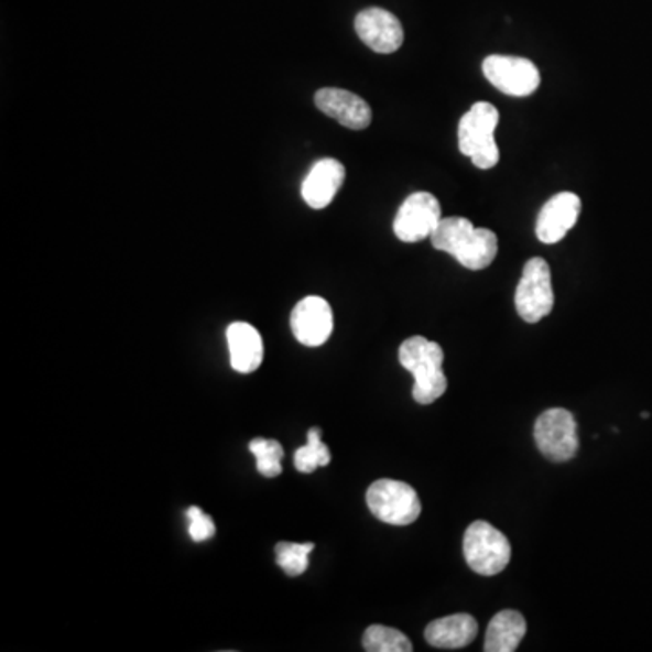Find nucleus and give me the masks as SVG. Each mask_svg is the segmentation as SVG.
Here are the masks:
<instances>
[{
	"label": "nucleus",
	"mask_w": 652,
	"mask_h": 652,
	"mask_svg": "<svg viewBox=\"0 0 652 652\" xmlns=\"http://www.w3.org/2000/svg\"><path fill=\"white\" fill-rule=\"evenodd\" d=\"M430 240L435 249L454 256L469 271L488 269L499 252L493 230L477 229L469 219L457 216L441 219Z\"/></svg>",
	"instance_id": "1"
},
{
	"label": "nucleus",
	"mask_w": 652,
	"mask_h": 652,
	"mask_svg": "<svg viewBox=\"0 0 652 652\" xmlns=\"http://www.w3.org/2000/svg\"><path fill=\"white\" fill-rule=\"evenodd\" d=\"M399 361L413 376L415 403H435L448 390V379L443 372L444 352L437 343L426 337H410L399 348Z\"/></svg>",
	"instance_id": "2"
},
{
	"label": "nucleus",
	"mask_w": 652,
	"mask_h": 652,
	"mask_svg": "<svg viewBox=\"0 0 652 652\" xmlns=\"http://www.w3.org/2000/svg\"><path fill=\"white\" fill-rule=\"evenodd\" d=\"M499 111L489 102L471 106L459 123V149L479 169H493L500 153L495 142V129L499 126Z\"/></svg>",
	"instance_id": "3"
},
{
	"label": "nucleus",
	"mask_w": 652,
	"mask_h": 652,
	"mask_svg": "<svg viewBox=\"0 0 652 652\" xmlns=\"http://www.w3.org/2000/svg\"><path fill=\"white\" fill-rule=\"evenodd\" d=\"M463 551L468 566L477 575H499L511 561L508 536L485 520H477L466 530Z\"/></svg>",
	"instance_id": "4"
},
{
	"label": "nucleus",
	"mask_w": 652,
	"mask_h": 652,
	"mask_svg": "<svg viewBox=\"0 0 652 652\" xmlns=\"http://www.w3.org/2000/svg\"><path fill=\"white\" fill-rule=\"evenodd\" d=\"M367 504L376 519L390 525H410L421 515V500L412 486L381 479L367 491Z\"/></svg>",
	"instance_id": "5"
},
{
	"label": "nucleus",
	"mask_w": 652,
	"mask_h": 652,
	"mask_svg": "<svg viewBox=\"0 0 652 652\" xmlns=\"http://www.w3.org/2000/svg\"><path fill=\"white\" fill-rule=\"evenodd\" d=\"M515 306L525 323H539L550 316L555 306V294L551 285V271L547 261L531 258L524 265L522 278L515 292Z\"/></svg>",
	"instance_id": "6"
},
{
	"label": "nucleus",
	"mask_w": 652,
	"mask_h": 652,
	"mask_svg": "<svg viewBox=\"0 0 652 652\" xmlns=\"http://www.w3.org/2000/svg\"><path fill=\"white\" fill-rule=\"evenodd\" d=\"M536 448L545 459L566 463L578 452V432L573 413L564 408H551L535 423Z\"/></svg>",
	"instance_id": "7"
},
{
	"label": "nucleus",
	"mask_w": 652,
	"mask_h": 652,
	"mask_svg": "<svg viewBox=\"0 0 652 652\" xmlns=\"http://www.w3.org/2000/svg\"><path fill=\"white\" fill-rule=\"evenodd\" d=\"M482 72L491 86L510 97H530L541 86L539 67L522 56L489 55Z\"/></svg>",
	"instance_id": "8"
},
{
	"label": "nucleus",
	"mask_w": 652,
	"mask_h": 652,
	"mask_svg": "<svg viewBox=\"0 0 652 652\" xmlns=\"http://www.w3.org/2000/svg\"><path fill=\"white\" fill-rule=\"evenodd\" d=\"M441 219V204L434 194L413 193L399 207L393 232L404 243H415L432 238Z\"/></svg>",
	"instance_id": "9"
},
{
	"label": "nucleus",
	"mask_w": 652,
	"mask_h": 652,
	"mask_svg": "<svg viewBox=\"0 0 652 652\" xmlns=\"http://www.w3.org/2000/svg\"><path fill=\"white\" fill-rule=\"evenodd\" d=\"M292 334L305 347H322L334 330V316L328 301L319 296L301 300L291 316Z\"/></svg>",
	"instance_id": "10"
},
{
	"label": "nucleus",
	"mask_w": 652,
	"mask_h": 652,
	"mask_svg": "<svg viewBox=\"0 0 652 652\" xmlns=\"http://www.w3.org/2000/svg\"><path fill=\"white\" fill-rule=\"evenodd\" d=\"M357 35L376 53H395L403 46L404 31L398 17L382 8H368L356 17Z\"/></svg>",
	"instance_id": "11"
},
{
	"label": "nucleus",
	"mask_w": 652,
	"mask_h": 652,
	"mask_svg": "<svg viewBox=\"0 0 652 652\" xmlns=\"http://www.w3.org/2000/svg\"><path fill=\"white\" fill-rule=\"evenodd\" d=\"M582 202L575 193H558L542 207L536 218V238L545 244L566 238L580 216Z\"/></svg>",
	"instance_id": "12"
},
{
	"label": "nucleus",
	"mask_w": 652,
	"mask_h": 652,
	"mask_svg": "<svg viewBox=\"0 0 652 652\" xmlns=\"http://www.w3.org/2000/svg\"><path fill=\"white\" fill-rule=\"evenodd\" d=\"M316 106L326 117L334 118L345 128L361 131L372 123V109L367 100L347 89L323 87L316 93Z\"/></svg>",
	"instance_id": "13"
},
{
	"label": "nucleus",
	"mask_w": 652,
	"mask_h": 652,
	"mask_svg": "<svg viewBox=\"0 0 652 652\" xmlns=\"http://www.w3.org/2000/svg\"><path fill=\"white\" fill-rule=\"evenodd\" d=\"M345 184V165L339 160L323 159L314 163L301 185V194L312 209H325Z\"/></svg>",
	"instance_id": "14"
},
{
	"label": "nucleus",
	"mask_w": 652,
	"mask_h": 652,
	"mask_svg": "<svg viewBox=\"0 0 652 652\" xmlns=\"http://www.w3.org/2000/svg\"><path fill=\"white\" fill-rule=\"evenodd\" d=\"M230 367L236 372L252 373L263 362V339L260 332L249 323L238 322L227 328Z\"/></svg>",
	"instance_id": "15"
},
{
	"label": "nucleus",
	"mask_w": 652,
	"mask_h": 652,
	"mask_svg": "<svg viewBox=\"0 0 652 652\" xmlns=\"http://www.w3.org/2000/svg\"><path fill=\"white\" fill-rule=\"evenodd\" d=\"M479 632V623L471 615L459 612L449 617L438 618L430 623L424 631V638L432 648L463 649L474 642Z\"/></svg>",
	"instance_id": "16"
},
{
	"label": "nucleus",
	"mask_w": 652,
	"mask_h": 652,
	"mask_svg": "<svg viewBox=\"0 0 652 652\" xmlns=\"http://www.w3.org/2000/svg\"><path fill=\"white\" fill-rule=\"evenodd\" d=\"M525 620L520 612L500 611L495 615L493 620L489 622L488 631H486V652H513L519 649L520 642L524 640Z\"/></svg>",
	"instance_id": "17"
},
{
	"label": "nucleus",
	"mask_w": 652,
	"mask_h": 652,
	"mask_svg": "<svg viewBox=\"0 0 652 652\" xmlns=\"http://www.w3.org/2000/svg\"><path fill=\"white\" fill-rule=\"evenodd\" d=\"M362 649L368 652H412L413 645L404 632L392 627H368L362 637Z\"/></svg>",
	"instance_id": "18"
},
{
	"label": "nucleus",
	"mask_w": 652,
	"mask_h": 652,
	"mask_svg": "<svg viewBox=\"0 0 652 652\" xmlns=\"http://www.w3.org/2000/svg\"><path fill=\"white\" fill-rule=\"evenodd\" d=\"M330 464V449L322 441V430L311 428L306 435L305 446L296 449L294 466L301 474H312L314 469Z\"/></svg>",
	"instance_id": "19"
},
{
	"label": "nucleus",
	"mask_w": 652,
	"mask_h": 652,
	"mask_svg": "<svg viewBox=\"0 0 652 652\" xmlns=\"http://www.w3.org/2000/svg\"><path fill=\"white\" fill-rule=\"evenodd\" d=\"M250 454L256 457V466L263 477H278L281 474L283 446L272 438H254L249 444Z\"/></svg>",
	"instance_id": "20"
},
{
	"label": "nucleus",
	"mask_w": 652,
	"mask_h": 652,
	"mask_svg": "<svg viewBox=\"0 0 652 652\" xmlns=\"http://www.w3.org/2000/svg\"><path fill=\"white\" fill-rule=\"evenodd\" d=\"M314 551V544H294V542H280L275 545V562L289 576H300L308 567V555Z\"/></svg>",
	"instance_id": "21"
},
{
	"label": "nucleus",
	"mask_w": 652,
	"mask_h": 652,
	"mask_svg": "<svg viewBox=\"0 0 652 652\" xmlns=\"http://www.w3.org/2000/svg\"><path fill=\"white\" fill-rule=\"evenodd\" d=\"M185 515L189 519V535L194 542L210 541L215 536V522L207 513L202 511V508L193 506V508L185 511Z\"/></svg>",
	"instance_id": "22"
}]
</instances>
